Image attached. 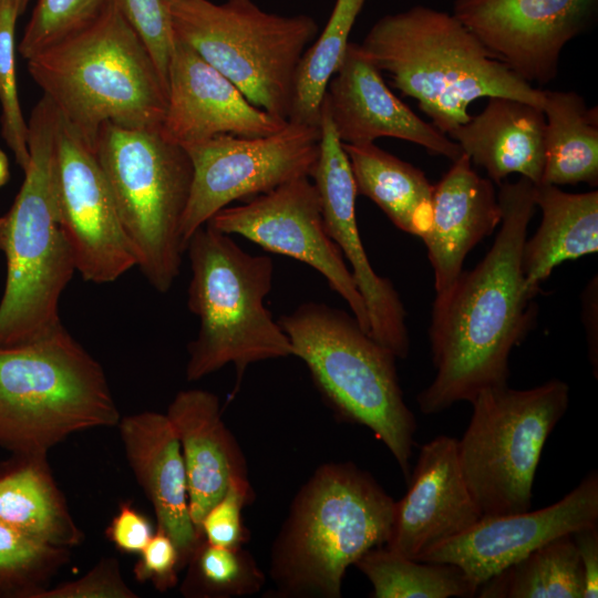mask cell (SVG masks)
<instances>
[{"label": "cell", "mask_w": 598, "mask_h": 598, "mask_svg": "<svg viewBox=\"0 0 598 598\" xmlns=\"http://www.w3.org/2000/svg\"><path fill=\"white\" fill-rule=\"evenodd\" d=\"M501 229L485 257L435 296L429 329L436 373L417 398L424 414L440 413L482 390L507 384L508 359L533 326L536 306L525 290L522 249L535 214V184L502 182Z\"/></svg>", "instance_id": "1"}, {"label": "cell", "mask_w": 598, "mask_h": 598, "mask_svg": "<svg viewBox=\"0 0 598 598\" xmlns=\"http://www.w3.org/2000/svg\"><path fill=\"white\" fill-rule=\"evenodd\" d=\"M359 45L446 135L471 120L467 109L480 97H512L543 109L544 91L496 60L453 13L414 6L385 14Z\"/></svg>", "instance_id": "2"}, {"label": "cell", "mask_w": 598, "mask_h": 598, "mask_svg": "<svg viewBox=\"0 0 598 598\" xmlns=\"http://www.w3.org/2000/svg\"><path fill=\"white\" fill-rule=\"evenodd\" d=\"M27 61L43 95L92 148L105 123L162 125L167 86L115 0L90 25Z\"/></svg>", "instance_id": "3"}, {"label": "cell", "mask_w": 598, "mask_h": 598, "mask_svg": "<svg viewBox=\"0 0 598 598\" xmlns=\"http://www.w3.org/2000/svg\"><path fill=\"white\" fill-rule=\"evenodd\" d=\"M394 499L351 462L319 466L293 497L269 574L286 598H339L346 570L386 544Z\"/></svg>", "instance_id": "4"}, {"label": "cell", "mask_w": 598, "mask_h": 598, "mask_svg": "<svg viewBox=\"0 0 598 598\" xmlns=\"http://www.w3.org/2000/svg\"><path fill=\"white\" fill-rule=\"evenodd\" d=\"M60 114L42 96L28 121L30 162L21 188L0 217L7 278L0 301V348L31 343L64 329L62 292L75 272L58 221L52 165Z\"/></svg>", "instance_id": "5"}, {"label": "cell", "mask_w": 598, "mask_h": 598, "mask_svg": "<svg viewBox=\"0 0 598 598\" xmlns=\"http://www.w3.org/2000/svg\"><path fill=\"white\" fill-rule=\"evenodd\" d=\"M192 277L187 305L199 319L187 346V381H197L228 363L239 383L256 362L293 355L292 344L265 299L272 288L274 261L241 249L231 235L208 224L189 238Z\"/></svg>", "instance_id": "6"}, {"label": "cell", "mask_w": 598, "mask_h": 598, "mask_svg": "<svg viewBox=\"0 0 598 598\" xmlns=\"http://www.w3.org/2000/svg\"><path fill=\"white\" fill-rule=\"evenodd\" d=\"M277 322L327 403L342 420L371 430L408 480L416 421L404 402L396 357L353 315L324 303H302Z\"/></svg>", "instance_id": "7"}, {"label": "cell", "mask_w": 598, "mask_h": 598, "mask_svg": "<svg viewBox=\"0 0 598 598\" xmlns=\"http://www.w3.org/2000/svg\"><path fill=\"white\" fill-rule=\"evenodd\" d=\"M120 420L103 368L65 328L0 348V447L48 454L72 433Z\"/></svg>", "instance_id": "8"}, {"label": "cell", "mask_w": 598, "mask_h": 598, "mask_svg": "<svg viewBox=\"0 0 598 598\" xmlns=\"http://www.w3.org/2000/svg\"><path fill=\"white\" fill-rule=\"evenodd\" d=\"M94 154L106 178L136 266L158 292L179 275L185 248L181 224L193 183L186 150L161 127L126 128L105 123Z\"/></svg>", "instance_id": "9"}, {"label": "cell", "mask_w": 598, "mask_h": 598, "mask_svg": "<svg viewBox=\"0 0 598 598\" xmlns=\"http://www.w3.org/2000/svg\"><path fill=\"white\" fill-rule=\"evenodd\" d=\"M174 39L190 47L255 106L288 121L296 71L319 25L268 13L251 0H172Z\"/></svg>", "instance_id": "10"}, {"label": "cell", "mask_w": 598, "mask_h": 598, "mask_svg": "<svg viewBox=\"0 0 598 598\" xmlns=\"http://www.w3.org/2000/svg\"><path fill=\"white\" fill-rule=\"evenodd\" d=\"M471 403L457 455L474 499L483 515L528 511L543 447L568 409V384L554 379L526 390L496 385Z\"/></svg>", "instance_id": "11"}, {"label": "cell", "mask_w": 598, "mask_h": 598, "mask_svg": "<svg viewBox=\"0 0 598 598\" xmlns=\"http://www.w3.org/2000/svg\"><path fill=\"white\" fill-rule=\"evenodd\" d=\"M320 141V126L288 122L268 136L220 134L184 145L194 172L181 224L185 250L190 236L230 203L249 200L289 181L310 177Z\"/></svg>", "instance_id": "12"}, {"label": "cell", "mask_w": 598, "mask_h": 598, "mask_svg": "<svg viewBox=\"0 0 598 598\" xmlns=\"http://www.w3.org/2000/svg\"><path fill=\"white\" fill-rule=\"evenodd\" d=\"M52 179L58 221L82 279L112 282L136 266L94 151L61 115Z\"/></svg>", "instance_id": "13"}, {"label": "cell", "mask_w": 598, "mask_h": 598, "mask_svg": "<svg viewBox=\"0 0 598 598\" xmlns=\"http://www.w3.org/2000/svg\"><path fill=\"white\" fill-rule=\"evenodd\" d=\"M206 224L311 266L347 301L369 334L365 302L340 248L326 229L321 198L309 177L289 181L245 204L225 207Z\"/></svg>", "instance_id": "14"}, {"label": "cell", "mask_w": 598, "mask_h": 598, "mask_svg": "<svg viewBox=\"0 0 598 598\" xmlns=\"http://www.w3.org/2000/svg\"><path fill=\"white\" fill-rule=\"evenodd\" d=\"M598 0H455L453 14L519 78L554 80L564 47L596 21Z\"/></svg>", "instance_id": "15"}, {"label": "cell", "mask_w": 598, "mask_h": 598, "mask_svg": "<svg viewBox=\"0 0 598 598\" xmlns=\"http://www.w3.org/2000/svg\"><path fill=\"white\" fill-rule=\"evenodd\" d=\"M598 523V475L590 472L560 501L542 509L483 515L464 533L421 554L415 560L460 567L478 587L542 545Z\"/></svg>", "instance_id": "16"}, {"label": "cell", "mask_w": 598, "mask_h": 598, "mask_svg": "<svg viewBox=\"0 0 598 598\" xmlns=\"http://www.w3.org/2000/svg\"><path fill=\"white\" fill-rule=\"evenodd\" d=\"M320 127V153L310 177L321 198L326 229L351 265L365 302L369 334L396 358L404 359L410 351L406 312L392 282L374 271L364 250L355 217V182L324 104Z\"/></svg>", "instance_id": "17"}, {"label": "cell", "mask_w": 598, "mask_h": 598, "mask_svg": "<svg viewBox=\"0 0 598 598\" xmlns=\"http://www.w3.org/2000/svg\"><path fill=\"white\" fill-rule=\"evenodd\" d=\"M287 124L252 105L233 82L190 47L174 39L161 125L167 140L184 146L220 134L268 136Z\"/></svg>", "instance_id": "18"}, {"label": "cell", "mask_w": 598, "mask_h": 598, "mask_svg": "<svg viewBox=\"0 0 598 598\" xmlns=\"http://www.w3.org/2000/svg\"><path fill=\"white\" fill-rule=\"evenodd\" d=\"M408 482L405 495L394 503L384 545L408 558L464 533L483 516L462 473L454 437L439 435L424 443Z\"/></svg>", "instance_id": "19"}, {"label": "cell", "mask_w": 598, "mask_h": 598, "mask_svg": "<svg viewBox=\"0 0 598 598\" xmlns=\"http://www.w3.org/2000/svg\"><path fill=\"white\" fill-rule=\"evenodd\" d=\"M322 103L343 144L362 145L380 137H393L417 144L452 162L463 154L456 142L423 121L390 91L381 72L358 43L349 42Z\"/></svg>", "instance_id": "20"}, {"label": "cell", "mask_w": 598, "mask_h": 598, "mask_svg": "<svg viewBox=\"0 0 598 598\" xmlns=\"http://www.w3.org/2000/svg\"><path fill=\"white\" fill-rule=\"evenodd\" d=\"M117 426L128 464L153 505L156 527L172 538L183 567L204 537L190 517L177 434L167 415L158 412L126 415Z\"/></svg>", "instance_id": "21"}, {"label": "cell", "mask_w": 598, "mask_h": 598, "mask_svg": "<svg viewBox=\"0 0 598 598\" xmlns=\"http://www.w3.org/2000/svg\"><path fill=\"white\" fill-rule=\"evenodd\" d=\"M502 209L491 179L480 176L464 153L434 185L432 219L423 241L434 275L435 296L448 291L466 255L493 234Z\"/></svg>", "instance_id": "22"}, {"label": "cell", "mask_w": 598, "mask_h": 598, "mask_svg": "<svg viewBox=\"0 0 598 598\" xmlns=\"http://www.w3.org/2000/svg\"><path fill=\"white\" fill-rule=\"evenodd\" d=\"M185 464L189 513L196 529L233 481H249L246 458L221 419L219 399L200 389L179 391L167 413Z\"/></svg>", "instance_id": "23"}, {"label": "cell", "mask_w": 598, "mask_h": 598, "mask_svg": "<svg viewBox=\"0 0 598 598\" xmlns=\"http://www.w3.org/2000/svg\"><path fill=\"white\" fill-rule=\"evenodd\" d=\"M545 115L540 107L491 96L484 110L447 136L499 185L514 173L539 184L545 165Z\"/></svg>", "instance_id": "24"}, {"label": "cell", "mask_w": 598, "mask_h": 598, "mask_svg": "<svg viewBox=\"0 0 598 598\" xmlns=\"http://www.w3.org/2000/svg\"><path fill=\"white\" fill-rule=\"evenodd\" d=\"M535 203L542 210V221L522 249L525 290L530 299L557 266L598 250L597 190L574 194L537 184Z\"/></svg>", "instance_id": "25"}, {"label": "cell", "mask_w": 598, "mask_h": 598, "mask_svg": "<svg viewBox=\"0 0 598 598\" xmlns=\"http://www.w3.org/2000/svg\"><path fill=\"white\" fill-rule=\"evenodd\" d=\"M45 453H12L0 462V522L47 544L71 548L83 539Z\"/></svg>", "instance_id": "26"}, {"label": "cell", "mask_w": 598, "mask_h": 598, "mask_svg": "<svg viewBox=\"0 0 598 598\" xmlns=\"http://www.w3.org/2000/svg\"><path fill=\"white\" fill-rule=\"evenodd\" d=\"M342 147L357 193L374 202L395 227L423 238L431 225L434 189L425 174L374 143Z\"/></svg>", "instance_id": "27"}, {"label": "cell", "mask_w": 598, "mask_h": 598, "mask_svg": "<svg viewBox=\"0 0 598 598\" xmlns=\"http://www.w3.org/2000/svg\"><path fill=\"white\" fill-rule=\"evenodd\" d=\"M545 165L539 184H598V111L571 91H544Z\"/></svg>", "instance_id": "28"}, {"label": "cell", "mask_w": 598, "mask_h": 598, "mask_svg": "<svg viewBox=\"0 0 598 598\" xmlns=\"http://www.w3.org/2000/svg\"><path fill=\"white\" fill-rule=\"evenodd\" d=\"M481 598H582L579 556L573 535L536 548L484 584Z\"/></svg>", "instance_id": "29"}, {"label": "cell", "mask_w": 598, "mask_h": 598, "mask_svg": "<svg viewBox=\"0 0 598 598\" xmlns=\"http://www.w3.org/2000/svg\"><path fill=\"white\" fill-rule=\"evenodd\" d=\"M354 566L372 585L373 598L473 597L475 587L463 570L448 563L420 561L386 546L364 553Z\"/></svg>", "instance_id": "30"}, {"label": "cell", "mask_w": 598, "mask_h": 598, "mask_svg": "<svg viewBox=\"0 0 598 598\" xmlns=\"http://www.w3.org/2000/svg\"><path fill=\"white\" fill-rule=\"evenodd\" d=\"M364 2L336 0L326 28L298 64L288 122L320 126L326 89L343 60L350 32Z\"/></svg>", "instance_id": "31"}, {"label": "cell", "mask_w": 598, "mask_h": 598, "mask_svg": "<svg viewBox=\"0 0 598 598\" xmlns=\"http://www.w3.org/2000/svg\"><path fill=\"white\" fill-rule=\"evenodd\" d=\"M188 564V574L183 584L186 596L240 597L260 591L265 584V576L256 560L243 547L214 546L203 538Z\"/></svg>", "instance_id": "32"}, {"label": "cell", "mask_w": 598, "mask_h": 598, "mask_svg": "<svg viewBox=\"0 0 598 598\" xmlns=\"http://www.w3.org/2000/svg\"><path fill=\"white\" fill-rule=\"evenodd\" d=\"M68 557V548L47 544L0 522V597L35 598Z\"/></svg>", "instance_id": "33"}, {"label": "cell", "mask_w": 598, "mask_h": 598, "mask_svg": "<svg viewBox=\"0 0 598 598\" xmlns=\"http://www.w3.org/2000/svg\"><path fill=\"white\" fill-rule=\"evenodd\" d=\"M19 14L16 0H0V104L2 137L24 171L30 162L28 122L17 89L14 32Z\"/></svg>", "instance_id": "34"}, {"label": "cell", "mask_w": 598, "mask_h": 598, "mask_svg": "<svg viewBox=\"0 0 598 598\" xmlns=\"http://www.w3.org/2000/svg\"><path fill=\"white\" fill-rule=\"evenodd\" d=\"M109 0H37L18 51L25 60L95 21Z\"/></svg>", "instance_id": "35"}, {"label": "cell", "mask_w": 598, "mask_h": 598, "mask_svg": "<svg viewBox=\"0 0 598 598\" xmlns=\"http://www.w3.org/2000/svg\"><path fill=\"white\" fill-rule=\"evenodd\" d=\"M121 12L148 48L167 86L174 35L164 0H115Z\"/></svg>", "instance_id": "36"}, {"label": "cell", "mask_w": 598, "mask_h": 598, "mask_svg": "<svg viewBox=\"0 0 598 598\" xmlns=\"http://www.w3.org/2000/svg\"><path fill=\"white\" fill-rule=\"evenodd\" d=\"M255 497L249 481H233L224 496L202 519L199 532L214 546L236 548L247 542L248 532L243 524L241 511Z\"/></svg>", "instance_id": "37"}, {"label": "cell", "mask_w": 598, "mask_h": 598, "mask_svg": "<svg viewBox=\"0 0 598 598\" xmlns=\"http://www.w3.org/2000/svg\"><path fill=\"white\" fill-rule=\"evenodd\" d=\"M123 580L114 558L102 559L85 576L53 588L42 589L35 598H136Z\"/></svg>", "instance_id": "38"}, {"label": "cell", "mask_w": 598, "mask_h": 598, "mask_svg": "<svg viewBox=\"0 0 598 598\" xmlns=\"http://www.w3.org/2000/svg\"><path fill=\"white\" fill-rule=\"evenodd\" d=\"M140 554L141 558L134 568L136 579H151L161 591L176 585V570L181 567L179 554L164 530L156 527V532Z\"/></svg>", "instance_id": "39"}, {"label": "cell", "mask_w": 598, "mask_h": 598, "mask_svg": "<svg viewBox=\"0 0 598 598\" xmlns=\"http://www.w3.org/2000/svg\"><path fill=\"white\" fill-rule=\"evenodd\" d=\"M106 534L120 550L141 553L154 533L150 520L130 503H125L120 505Z\"/></svg>", "instance_id": "40"}, {"label": "cell", "mask_w": 598, "mask_h": 598, "mask_svg": "<svg viewBox=\"0 0 598 598\" xmlns=\"http://www.w3.org/2000/svg\"><path fill=\"white\" fill-rule=\"evenodd\" d=\"M582 577V598L598 596V525L582 527L573 534Z\"/></svg>", "instance_id": "41"}, {"label": "cell", "mask_w": 598, "mask_h": 598, "mask_svg": "<svg viewBox=\"0 0 598 598\" xmlns=\"http://www.w3.org/2000/svg\"><path fill=\"white\" fill-rule=\"evenodd\" d=\"M597 277L591 279L582 293V320L586 330L588 355L597 378L598 373V329H597Z\"/></svg>", "instance_id": "42"}, {"label": "cell", "mask_w": 598, "mask_h": 598, "mask_svg": "<svg viewBox=\"0 0 598 598\" xmlns=\"http://www.w3.org/2000/svg\"><path fill=\"white\" fill-rule=\"evenodd\" d=\"M9 177V161L4 152L0 148V187L7 184Z\"/></svg>", "instance_id": "43"}, {"label": "cell", "mask_w": 598, "mask_h": 598, "mask_svg": "<svg viewBox=\"0 0 598 598\" xmlns=\"http://www.w3.org/2000/svg\"><path fill=\"white\" fill-rule=\"evenodd\" d=\"M16 1H17L19 14L21 16L27 10L30 0H16Z\"/></svg>", "instance_id": "44"}, {"label": "cell", "mask_w": 598, "mask_h": 598, "mask_svg": "<svg viewBox=\"0 0 598 598\" xmlns=\"http://www.w3.org/2000/svg\"><path fill=\"white\" fill-rule=\"evenodd\" d=\"M164 1L167 3V2H169V1H172V0H164Z\"/></svg>", "instance_id": "45"}]
</instances>
